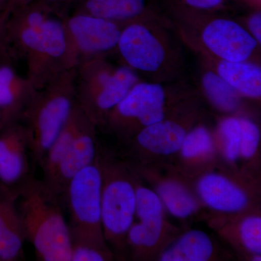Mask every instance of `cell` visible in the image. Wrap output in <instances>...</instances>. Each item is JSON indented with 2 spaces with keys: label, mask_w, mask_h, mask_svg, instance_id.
<instances>
[{
  "label": "cell",
  "mask_w": 261,
  "mask_h": 261,
  "mask_svg": "<svg viewBox=\"0 0 261 261\" xmlns=\"http://www.w3.org/2000/svg\"><path fill=\"white\" fill-rule=\"evenodd\" d=\"M3 126V121H2L1 116H0V128Z\"/></svg>",
  "instance_id": "obj_34"
},
{
  "label": "cell",
  "mask_w": 261,
  "mask_h": 261,
  "mask_svg": "<svg viewBox=\"0 0 261 261\" xmlns=\"http://www.w3.org/2000/svg\"><path fill=\"white\" fill-rule=\"evenodd\" d=\"M77 104L98 129L109 113L141 79L126 65H115L107 56L94 57L77 65Z\"/></svg>",
  "instance_id": "obj_9"
},
{
  "label": "cell",
  "mask_w": 261,
  "mask_h": 261,
  "mask_svg": "<svg viewBox=\"0 0 261 261\" xmlns=\"http://www.w3.org/2000/svg\"><path fill=\"white\" fill-rule=\"evenodd\" d=\"M138 222L130 226L126 237L127 255L133 260H156L160 254L181 233L166 219L165 207L159 199L136 205Z\"/></svg>",
  "instance_id": "obj_12"
},
{
  "label": "cell",
  "mask_w": 261,
  "mask_h": 261,
  "mask_svg": "<svg viewBox=\"0 0 261 261\" xmlns=\"http://www.w3.org/2000/svg\"><path fill=\"white\" fill-rule=\"evenodd\" d=\"M70 261H111L117 258L112 250H103L93 244L70 238Z\"/></svg>",
  "instance_id": "obj_27"
},
{
  "label": "cell",
  "mask_w": 261,
  "mask_h": 261,
  "mask_svg": "<svg viewBox=\"0 0 261 261\" xmlns=\"http://www.w3.org/2000/svg\"><path fill=\"white\" fill-rule=\"evenodd\" d=\"M97 126L86 115L71 147L47 181H44L61 198L71 178L95 161L99 149Z\"/></svg>",
  "instance_id": "obj_18"
},
{
  "label": "cell",
  "mask_w": 261,
  "mask_h": 261,
  "mask_svg": "<svg viewBox=\"0 0 261 261\" xmlns=\"http://www.w3.org/2000/svg\"><path fill=\"white\" fill-rule=\"evenodd\" d=\"M161 12L154 0H77L70 13H83L128 24Z\"/></svg>",
  "instance_id": "obj_21"
},
{
  "label": "cell",
  "mask_w": 261,
  "mask_h": 261,
  "mask_svg": "<svg viewBox=\"0 0 261 261\" xmlns=\"http://www.w3.org/2000/svg\"><path fill=\"white\" fill-rule=\"evenodd\" d=\"M208 224L238 252L240 257L261 260L260 206L236 214H216Z\"/></svg>",
  "instance_id": "obj_17"
},
{
  "label": "cell",
  "mask_w": 261,
  "mask_h": 261,
  "mask_svg": "<svg viewBox=\"0 0 261 261\" xmlns=\"http://www.w3.org/2000/svg\"><path fill=\"white\" fill-rule=\"evenodd\" d=\"M57 15L64 18L70 14L77 0H39Z\"/></svg>",
  "instance_id": "obj_30"
},
{
  "label": "cell",
  "mask_w": 261,
  "mask_h": 261,
  "mask_svg": "<svg viewBox=\"0 0 261 261\" xmlns=\"http://www.w3.org/2000/svg\"><path fill=\"white\" fill-rule=\"evenodd\" d=\"M62 197L66 200L70 215V238L111 250L103 234L102 173L98 153L92 164L71 178Z\"/></svg>",
  "instance_id": "obj_11"
},
{
  "label": "cell",
  "mask_w": 261,
  "mask_h": 261,
  "mask_svg": "<svg viewBox=\"0 0 261 261\" xmlns=\"http://www.w3.org/2000/svg\"><path fill=\"white\" fill-rule=\"evenodd\" d=\"M25 241L15 192L0 186V260H19Z\"/></svg>",
  "instance_id": "obj_22"
},
{
  "label": "cell",
  "mask_w": 261,
  "mask_h": 261,
  "mask_svg": "<svg viewBox=\"0 0 261 261\" xmlns=\"http://www.w3.org/2000/svg\"><path fill=\"white\" fill-rule=\"evenodd\" d=\"M241 139H240V159L245 161L242 168L258 170L260 168L259 150L260 144V129L256 122L247 115H239Z\"/></svg>",
  "instance_id": "obj_26"
},
{
  "label": "cell",
  "mask_w": 261,
  "mask_h": 261,
  "mask_svg": "<svg viewBox=\"0 0 261 261\" xmlns=\"http://www.w3.org/2000/svg\"><path fill=\"white\" fill-rule=\"evenodd\" d=\"M14 192L25 240L32 243L37 258L70 261L69 225L63 215L61 197L43 180L33 176Z\"/></svg>",
  "instance_id": "obj_4"
},
{
  "label": "cell",
  "mask_w": 261,
  "mask_h": 261,
  "mask_svg": "<svg viewBox=\"0 0 261 261\" xmlns=\"http://www.w3.org/2000/svg\"><path fill=\"white\" fill-rule=\"evenodd\" d=\"M257 42L261 45V10H251L243 21L239 20Z\"/></svg>",
  "instance_id": "obj_29"
},
{
  "label": "cell",
  "mask_w": 261,
  "mask_h": 261,
  "mask_svg": "<svg viewBox=\"0 0 261 261\" xmlns=\"http://www.w3.org/2000/svg\"><path fill=\"white\" fill-rule=\"evenodd\" d=\"M130 165L159 195L165 209L176 219H189L204 207L196 193L193 180L182 176L170 163Z\"/></svg>",
  "instance_id": "obj_14"
},
{
  "label": "cell",
  "mask_w": 261,
  "mask_h": 261,
  "mask_svg": "<svg viewBox=\"0 0 261 261\" xmlns=\"http://www.w3.org/2000/svg\"><path fill=\"white\" fill-rule=\"evenodd\" d=\"M197 60L214 70L244 99L260 102L261 66L257 62L231 61L220 59L205 51H192Z\"/></svg>",
  "instance_id": "obj_19"
},
{
  "label": "cell",
  "mask_w": 261,
  "mask_h": 261,
  "mask_svg": "<svg viewBox=\"0 0 261 261\" xmlns=\"http://www.w3.org/2000/svg\"><path fill=\"white\" fill-rule=\"evenodd\" d=\"M205 102L223 116L243 113L244 98L219 75L199 62L197 87Z\"/></svg>",
  "instance_id": "obj_23"
},
{
  "label": "cell",
  "mask_w": 261,
  "mask_h": 261,
  "mask_svg": "<svg viewBox=\"0 0 261 261\" xmlns=\"http://www.w3.org/2000/svg\"><path fill=\"white\" fill-rule=\"evenodd\" d=\"M197 92L184 80L168 84L141 80L109 113L101 130L126 145L141 130L162 121L178 103Z\"/></svg>",
  "instance_id": "obj_5"
},
{
  "label": "cell",
  "mask_w": 261,
  "mask_h": 261,
  "mask_svg": "<svg viewBox=\"0 0 261 261\" xmlns=\"http://www.w3.org/2000/svg\"><path fill=\"white\" fill-rule=\"evenodd\" d=\"M223 163L214 129L204 118L187 134L181 148L170 164L182 176L194 181Z\"/></svg>",
  "instance_id": "obj_16"
},
{
  "label": "cell",
  "mask_w": 261,
  "mask_h": 261,
  "mask_svg": "<svg viewBox=\"0 0 261 261\" xmlns=\"http://www.w3.org/2000/svg\"><path fill=\"white\" fill-rule=\"evenodd\" d=\"M226 257L205 231L192 229L181 233L158 257L159 261H212Z\"/></svg>",
  "instance_id": "obj_24"
},
{
  "label": "cell",
  "mask_w": 261,
  "mask_h": 261,
  "mask_svg": "<svg viewBox=\"0 0 261 261\" xmlns=\"http://www.w3.org/2000/svg\"><path fill=\"white\" fill-rule=\"evenodd\" d=\"M63 21L75 68L84 60L116 53L126 25L83 13H70Z\"/></svg>",
  "instance_id": "obj_13"
},
{
  "label": "cell",
  "mask_w": 261,
  "mask_h": 261,
  "mask_svg": "<svg viewBox=\"0 0 261 261\" xmlns=\"http://www.w3.org/2000/svg\"><path fill=\"white\" fill-rule=\"evenodd\" d=\"M204 207L219 214H236L260 206V172L224 163L193 181Z\"/></svg>",
  "instance_id": "obj_10"
},
{
  "label": "cell",
  "mask_w": 261,
  "mask_h": 261,
  "mask_svg": "<svg viewBox=\"0 0 261 261\" xmlns=\"http://www.w3.org/2000/svg\"><path fill=\"white\" fill-rule=\"evenodd\" d=\"M205 118V101L199 92L178 103L162 121L146 127L124 145L122 157L132 166L170 163L187 134Z\"/></svg>",
  "instance_id": "obj_7"
},
{
  "label": "cell",
  "mask_w": 261,
  "mask_h": 261,
  "mask_svg": "<svg viewBox=\"0 0 261 261\" xmlns=\"http://www.w3.org/2000/svg\"><path fill=\"white\" fill-rule=\"evenodd\" d=\"M238 3L245 5L250 10H261V0H238Z\"/></svg>",
  "instance_id": "obj_31"
},
{
  "label": "cell",
  "mask_w": 261,
  "mask_h": 261,
  "mask_svg": "<svg viewBox=\"0 0 261 261\" xmlns=\"http://www.w3.org/2000/svg\"><path fill=\"white\" fill-rule=\"evenodd\" d=\"M7 3L8 0H0V13L6 11Z\"/></svg>",
  "instance_id": "obj_33"
},
{
  "label": "cell",
  "mask_w": 261,
  "mask_h": 261,
  "mask_svg": "<svg viewBox=\"0 0 261 261\" xmlns=\"http://www.w3.org/2000/svg\"><path fill=\"white\" fill-rule=\"evenodd\" d=\"M161 9L190 50L226 61L258 63L255 59L260 44L228 13L193 9L173 0H164Z\"/></svg>",
  "instance_id": "obj_3"
},
{
  "label": "cell",
  "mask_w": 261,
  "mask_h": 261,
  "mask_svg": "<svg viewBox=\"0 0 261 261\" xmlns=\"http://www.w3.org/2000/svg\"><path fill=\"white\" fill-rule=\"evenodd\" d=\"M37 88L15 70L12 58L0 62V116L3 125L20 121Z\"/></svg>",
  "instance_id": "obj_20"
},
{
  "label": "cell",
  "mask_w": 261,
  "mask_h": 261,
  "mask_svg": "<svg viewBox=\"0 0 261 261\" xmlns=\"http://www.w3.org/2000/svg\"><path fill=\"white\" fill-rule=\"evenodd\" d=\"M28 132L20 121L0 128V186L15 191L32 176Z\"/></svg>",
  "instance_id": "obj_15"
},
{
  "label": "cell",
  "mask_w": 261,
  "mask_h": 261,
  "mask_svg": "<svg viewBox=\"0 0 261 261\" xmlns=\"http://www.w3.org/2000/svg\"><path fill=\"white\" fill-rule=\"evenodd\" d=\"M183 46L162 12L125 25L116 53L141 80L168 84L183 80L187 65Z\"/></svg>",
  "instance_id": "obj_2"
},
{
  "label": "cell",
  "mask_w": 261,
  "mask_h": 261,
  "mask_svg": "<svg viewBox=\"0 0 261 261\" xmlns=\"http://www.w3.org/2000/svg\"><path fill=\"white\" fill-rule=\"evenodd\" d=\"M7 34L13 55L25 59L27 77L37 89L75 68L63 18L39 0L10 13Z\"/></svg>",
  "instance_id": "obj_1"
},
{
  "label": "cell",
  "mask_w": 261,
  "mask_h": 261,
  "mask_svg": "<svg viewBox=\"0 0 261 261\" xmlns=\"http://www.w3.org/2000/svg\"><path fill=\"white\" fill-rule=\"evenodd\" d=\"M215 140L223 163L228 167L238 169L240 160L241 128L238 116H223L219 118L214 129Z\"/></svg>",
  "instance_id": "obj_25"
},
{
  "label": "cell",
  "mask_w": 261,
  "mask_h": 261,
  "mask_svg": "<svg viewBox=\"0 0 261 261\" xmlns=\"http://www.w3.org/2000/svg\"><path fill=\"white\" fill-rule=\"evenodd\" d=\"M173 1L193 9L207 10V11L229 13L233 10L231 0H173Z\"/></svg>",
  "instance_id": "obj_28"
},
{
  "label": "cell",
  "mask_w": 261,
  "mask_h": 261,
  "mask_svg": "<svg viewBox=\"0 0 261 261\" xmlns=\"http://www.w3.org/2000/svg\"><path fill=\"white\" fill-rule=\"evenodd\" d=\"M0 261H1V260H0Z\"/></svg>",
  "instance_id": "obj_36"
},
{
  "label": "cell",
  "mask_w": 261,
  "mask_h": 261,
  "mask_svg": "<svg viewBox=\"0 0 261 261\" xmlns=\"http://www.w3.org/2000/svg\"><path fill=\"white\" fill-rule=\"evenodd\" d=\"M76 70H66L36 91L20 121L28 132L32 159L40 166L76 105Z\"/></svg>",
  "instance_id": "obj_8"
},
{
  "label": "cell",
  "mask_w": 261,
  "mask_h": 261,
  "mask_svg": "<svg viewBox=\"0 0 261 261\" xmlns=\"http://www.w3.org/2000/svg\"><path fill=\"white\" fill-rule=\"evenodd\" d=\"M231 1L233 2V3H238V0H231Z\"/></svg>",
  "instance_id": "obj_35"
},
{
  "label": "cell",
  "mask_w": 261,
  "mask_h": 261,
  "mask_svg": "<svg viewBox=\"0 0 261 261\" xmlns=\"http://www.w3.org/2000/svg\"><path fill=\"white\" fill-rule=\"evenodd\" d=\"M29 1H31V0H8L6 11L10 13L18 7L29 3Z\"/></svg>",
  "instance_id": "obj_32"
},
{
  "label": "cell",
  "mask_w": 261,
  "mask_h": 261,
  "mask_svg": "<svg viewBox=\"0 0 261 261\" xmlns=\"http://www.w3.org/2000/svg\"><path fill=\"white\" fill-rule=\"evenodd\" d=\"M102 173V226L108 247L117 258L127 257L126 237L135 221V171L121 154L98 149Z\"/></svg>",
  "instance_id": "obj_6"
}]
</instances>
